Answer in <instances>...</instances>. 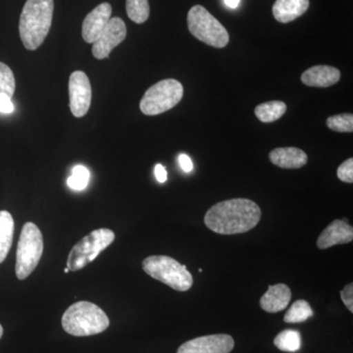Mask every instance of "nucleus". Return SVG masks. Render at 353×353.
<instances>
[{
    "label": "nucleus",
    "instance_id": "1",
    "mask_svg": "<svg viewBox=\"0 0 353 353\" xmlns=\"http://www.w3.org/2000/svg\"><path fill=\"white\" fill-rule=\"evenodd\" d=\"M261 209L248 199H233L221 201L209 209L204 216L206 227L216 234L246 233L259 225Z\"/></svg>",
    "mask_w": 353,
    "mask_h": 353
},
{
    "label": "nucleus",
    "instance_id": "2",
    "mask_svg": "<svg viewBox=\"0 0 353 353\" xmlns=\"http://www.w3.org/2000/svg\"><path fill=\"white\" fill-rule=\"evenodd\" d=\"M53 10V0H27L19 23L21 39L27 50H38L43 43L50 32Z\"/></svg>",
    "mask_w": 353,
    "mask_h": 353
},
{
    "label": "nucleus",
    "instance_id": "3",
    "mask_svg": "<svg viewBox=\"0 0 353 353\" xmlns=\"http://www.w3.org/2000/svg\"><path fill=\"white\" fill-rule=\"evenodd\" d=\"M109 318L103 310L90 301L72 304L62 316L65 332L75 336H94L108 328Z\"/></svg>",
    "mask_w": 353,
    "mask_h": 353
},
{
    "label": "nucleus",
    "instance_id": "4",
    "mask_svg": "<svg viewBox=\"0 0 353 353\" xmlns=\"http://www.w3.org/2000/svg\"><path fill=\"white\" fill-rule=\"evenodd\" d=\"M143 269L150 277L178 292H187L194 285V278L187 267L166 255L146 257Z\"/></svg>",
    "mask_w": 353,
    "mask_h": 353
},
{
    "label": "nucleus",
    "instance_id": "5",
    "mask_svg": "<svg viewBox=\"0 0 353 353\" xmlns=\"http://www.w3.org/2000/svg\"><path fill=\"white\" fill-rule=\"evenodd\" d=\"M43 252V239L41 232L34 223L28 222L23 226L17 253H16V276L19 280L29 277L38 267Z\"/></svg>",
    "mask_w": 353,
    "mask_h": 353
},
{
    "label": "nucleus",
    "instance_id": "6",
    "mask_svg": "<svg viewBox=\"0 0 353 353\" xmlns=\"http://www.w3.org/2000/svg\"><path fill=\"white\" fill-rule=\"evenodd\" d=\"M190 34L209 46L223 48L229 43L230 36L224 26L201 6L192 7L188 14Z\"/></svg>",
    "mask_w": 353,
    "mask_h": 353
},
{
    "label": "nucleus",
    "instance_id": "7",
    "mask_svg": "<svg viewBox=\"0 0 353 353\" xmlns=\"http://www.w3.org/2000/svg\"><path fill=\"white\" fill-rule=\"evenodd\" d=\"M183 95L182 83L175 79H166L146 90L139 103V108L145 115H159L175 108L182 101Z\"/></svg>",
    "mask_w": 353,
    "mask_h": 353
},
{
    "label": "nucleus",
    "instance_id": "8",
    "mask_svg": "<svg viewBox=\"0 0 353 353\" xmlns=\"http://www.w3.org/2000/svg\"><path fill=\"white\" fill-rule=\"evenodd\" d=\"M115 240V234L109 229L94 230L85 236L69 253L67 267L70 271H78L85 268L94 261L101 252L108 248Z\"/></svg>",
    "mask_w": 353,
    "mask_h": 353
},
{
    "label": "nucleus",
    "instance_id": "9",
    "mask_svg": "<svg viewBox=\"0 0 353 353\" xmlns=\"http://www.w3.org/2000/svg\"><path fill=\"white\" fill-rule=\"evenodd\" d=\"M69 97L72 114L77 118L83 117L92 102V85L85 72L76 71L70 76Z\"/></svg>",
    "mask_w": 353,
    "mask_h": 353
},
{
    "label": "nucleus",
    "instance_id": "10",
    "mask_svg": "<svg viewBox=\"0 0 353 353\" xmlns=\"http://www.w3.org/2000/svg\"><path fill=\"white\" fill-rule=\"evenodd\" d=\"M127 27L124 21L118 17L111 18L104 31L92 46V54L97 59L108 58L111 51L124 41Z\"/></svg>",
    "mask_w": 353,
    "mask_h": 353
},
{
    "label": "nucleus",
    "instance_id": "11",
    "mask_svg": "<svg viewBox=\"0 0 353 353\" xmlns=\"http://www.w3.org/2000/svg\"><path fill=\"white\" fill-rule=\"evenodd\" d=\"M234 347V341L230 334H210L183 343L176 353H230Z\"/></svg>",
    "mask_w": 353,
    "mask_h": 353
},
{
    "label": "nucleus",
    "instance_id": "12",
    "mask_svg": "<svg viewBox=\"0 0 353 353\" xmlns=\"http://www.w3.org/2000/svg\"><path fill=\"white\" fill-rule=\"evenodd\" d=\"M112 15V7L108 2L99 4L88 14L83 22V39L88 43H94L105 29Z\"/></svg>",
    "mask_w": 353,
    "mask_h": 353
},
{
    "label": "nucleus",
    "instance_id": "13",
    "mask_svg": "<svg viewBox=\"0 0 353 353\" xmlns=\"http://www.w3.org/2000/svg\"><path fill=\"white\" fill-rule=\"evenodd\" d=\"M353 241V228L347 220H334L320 234L317 246L320 250H328L332 246L345 245Z\"/></svg>",
    "mask_w": 353,
    "mask_h": 353
},
{
    "label": "nucleus",
    "instance_id": "14",
    "mask_svg": "<svg viewBox=\"0 0 353 353\" xmlns=\"http://www.w3.org/2000/svg\"><path fill=\"white\" fill-rule=\"evenodd\" d=\"M340 70L328 65H317L304 71L301 82L307 87L329 88L340 81Z\"/></svg>",
    "mask_w": 353,
    "mask_h": 353
},
{
    "label": "nucleus",
    "instance_id": "15",
    "mask_svg": "<svg viewBox=\"0 0 353 353\" xmlns=\"http://www.w3.org/2000/svg\"><path fill=\"white\" fill-rule=\"evenodd\" d=\"M292 299V290L285 284L269 285L268 290L260 299V307L268 313L285 310Z\"/></svg>",
    "mask_w": 353,
    "mask_h": 353
},
{
    "label": "nucleus",
    "instance_id": "16",
    "mask_svg": "<svg viewBox=\"0 0 353 353\" xmlns=\"http://www.w3.org/2000/svg\"><path fill=\"white\" fill-rule=\"evenodd\" d=\"M269 159L275 166L283 169H299L305 166L308 157L301 148H279L272 150Z\"/></svg>",
    "mask_w": 353,
    "mask_h": 353
},
{
    "label": "nucleus",
    "instance_id": "17",
    "mask_svg": "<svg viewBox=\"0 0 353 353\" xmlns=\"http://www.w3.org/2000/svg\"><path fill=\"white\" fill-rule=\"evenodd\" d=\"M308 7L309 0H276L272 11L278 22L287 24L303 16Z\"/></svg>",
    "mask_w": 353,
    "mask_h": 353
},
{
    "label": "nucleus",
    "instance_id": "18",
    "mask_svg": "<svg viewBox=\"0 0 353 353\" xmlns=\"http://www.w3.org/2000/svg\"><path fill=\"white\" fill-rule=\"evenodd\" d=\"M14 219L8 211H0V263L6 260L12 245Z\"/></svg>",
    "mask_w": 353,
    "mask_h": 353
},
{
    "label": "nucleus",
    "instance_id": "19",
    "mask_svg": "<svg viewBox=\"0 0 353 353\" xmlns=\"http://www.w3.org/2000/svg\"><path fill=\"white\" fill-rule=\"evenodd\" d=\"M287 111V104L283 101H267L254 109V114L263 123H272L282 117Z\"/></svg>",
    "mask_w": 353,
    "mask_h": 353
},
{
    "label": "nucleus",
    "instance_id": "20",
    "mask_svg": "<svg viewBox=\"0 0 353 353\" xmlns=\"http://www.w3.org/2000/svg\"><path fill=\"white\" fill-rule=\"evenodd\" d=\"M274 345L285 352H296L301 347V334L296 330H285L274 340Z\"/></svg>",
    "mask_w": 353,
    "mask_h": 353
},
{
    "label": "nucleus",
    "instance_id": "21",
    "mask_svg": "<svg viewBox=\"0 0 353 353\" xmlns=\"http://www.w3.org/2000/svg\"><path fill=\"white\" fill-rule=\"evenodd\" d=\"M313 311L310 304L303 299H299L290 306L284 317L285 323L296 324V323L305 322L309 318L312 317Z\"/></svg>",
    "mask_w": 353,
    "mask_h": 353
},
{
    "label": "nucleus",
    "instance_id": "22",
    "mask_svg": "<svg viewBox=\"0 0 353 353\" xmlns=\"http://www.w3.org/2000/svg\"><path fill=\"white\" fill-rule=\"evenodd\" d=\"M126 10L130 19L137 24H143L150 17L148 0H127Z\"/></svg>",
    "mask_w": 353,
    "mask_h": 353
},
{
    "label": "nucleus",
    "instance_id": "23",
    "mask_svg": "<svg viewBox=\"0 0 353 353\" xmlns=\"http://www.w3.org/2000/svg\"><path fill=\"white\" fill-rule=\"evenodd\" d=\"M15 77L10 67L0 62V95H7L12 99L15 92Z\"/></svg>",
    "mask_w": 353,
    "mask_h": 353
},
{
    "label": "nucleus",
    "instance_id": "24",
    "mask_svg": "<svg viewBox=\"0 0 353 353\" xmlns=\"http://www.w3.org/2000/svg\"><path fill=\"white\" fill-rule=\"evenodd\" d=\"M90 181V171L83 165H77L72 170V176L67 180L70 189L83 190L88 187Z\"/></svg>",
    "mask_w": 353,
    "mask_h": 353
},
{
    "label": "nucleus",
    "instance_id": "25",
    "mask_svg": "<svg viewBox=\"0 0 353 353\" xmlns=\"http://www.w3.org/2000/svg\"><path fill=\"white\" fill-rule=\"evenodd\" d=\"M327 127L338 132H353V115L350 113L339 114L327 119Z\"/></svg>",
    "mask_w": 353,
    "mask_h": 353
},
{
    "label": "nucleus",
    "instance_id": "26",
    "mask_svg": "<svg viewBox=\"0 0 353 353\" xmlns=\"http://www.w3.org/2000/svg\"><path fill=\"white\" fill-rule=\"evenodd\" d=\"M336 175L341 182L352 183H353V158L345 160L343 163L339 166Z\"/></svg>",
    "mask_w": 353,
    "mask_h": 353
},
{
    "label": "nucleus",
    "instance_id": "27",
    "mask_svg": "<svg viewBox=\"0 0 353 353\" xmlns=\"http://www.w3.org/2000/svg\"><path fill=\"white\" fill-rule=\"evenodd\" d=\"M341 299L350 312H353V284L350 283L341 290Z\"/></svg>",
    "mask_w": 353,
    "mask_h": 353
},
{
    "label": "nucleus",
    "instance_id": "28",
    "mask_svg": "<svg viewBox=\"0 0 353 353\" xmlns=\"http://www.w3.org/2000/svg\"><path fill=\"white\" fill-rule=\"evenodd\" d=\"M14 111V104L11 97L7 95H0V112L10 114Z\"/></svg>",
    "mask_w": 353,
    "mask_h": 353
},
{
    "label": "nucleus",
    "instance_id": "29",
    "mask_svg": "<svg viewBox=\"0 0 353 353\" xmlns=\"http://www.w3.org/2000/svg\"><path fill=\"white\" fill-rule=\"evenodd\" d=\"M179 164L185 173H190V172L194 170V164H192V159L187 154H181L179 157Z\"/></svg>",
    "mask_w": 353,
    "mask_h": 353
},
{
    "label": "nucleus",
    "instance_id": "30",
    "mask_svg": "<svg viewBox=\"0 0 353 353\" xmlns=\"http://www.w3.org/2000/svg\"><path fill=\"white\" fill-rule=\"evenodd\" d=\"M154 174L158 182L159 183L166 182L167 178H168L166 169H165L163 165L161 164H157V166H155Z\"/></svg>",
    "mask_w": 353,
    "mask_h": 353
},
{
    "label": "nucleus",
    "instance_id": "31",
    "mask_svg": "<svg viewBox=\"0 0 353 353\" xmlns=\"http://www.w3.org/2000/svg\"><path fill=\"white\" fill-rule=\"evenodd\" d=\"M224 2L229 8L234 9L239 6L241 0H224Z\"/></svg>",
    "mask_w": 353,
    "mask_h": 353
},
{
    "label": "nucleus",
    "instance_id": "32",
    "mask_svg": "<svg viewBox=\"0 0 353 353\" xmlns=\"http://www.w3.org/2000/svg\"><path fill=\"white\" fill-rule=\"evenodd\" d=\"M2 334H3V328H2L1 325H0V339H1Z\"/></svg>",
    "mask_w": 353,
    "mask_h": 353
},
{
    "label": "nucleus",
    "instance_id": "33",
    "mask_svg": "<svg viewBox=\"0 0 353 353\" xmlns=\"http://www.w3.org/2000/svg\"><path fill=\"white\" fill-rule=\"evenodd\" d=\"M69 271H70V270H69L68 267H66V268H65V269H64V272H65V273H69Z\"/></svg>",
    "mask_w": 353,
    "mask_h": 353
}]
</instances>
